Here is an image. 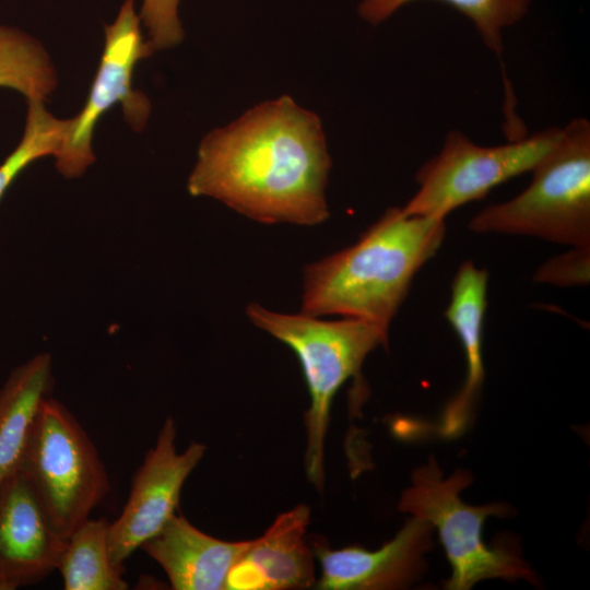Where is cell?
<instances>
[{"label": "cell", "mask_w": 590, "mask_h": 590, "mask_svg": "<svg viewBox=\"0 0 590 590\" xmlns=\"http://www.w3.org/2000/svg\"><path fill=\"white\" fill-rule=\"evenodd\" d=\"M330 168L320 118L282 95L204 135L187 189L261 223L311 226L329 217Z\"/></svg>", "instance_id": "obj_1"}, {"label": "cell", "mask_w": 590, "mask_h": 590, "mask_svg": "<svg viewBox=\"0 0 590 590\" xmlns=\"http://www.w3.org/2000/svg\"><path fill=\"white\" fill-rule=\"evenodd\" d=\"M445 233V220L387 209L356 243L306 267L302 312L359 319L388 331Z\"/></svg>", "instance_id": "obj_2"}, {"label": "cell", "mask_w": 590, "mask_h": 590, "mask_svg": "<svg viewBox=\"0 0 590 590\" xmlns=\"http://www.w3.org/2000/svg\"><path fill=\"white\" fill-rule=\"evenodd\" d=\"M531 173L522 192L481 210L469 228L590 246V121L579 117L562 127L558 142Z\"/></svg>", "instance_id": "obj_3"}, {"label": "cell", "mask_w": 590, "mask_h": 590, "mask_svg": "<svg viewBox=\"0 0 590 590\" xmlns=\"http://www.w3.org/2000/svg\"><path fill=\"white\" fill-rule=\"evenodd\" d=\"M246 312L255 326L287 345L300 362L310 396L305 415V469L308 480L320 489L332 400L349 378L359 374L366 356L387 344L388 331L359 319L327 321L304 312L271 311L255 303Z\"/></svg>", "instance_id": "obj_4"}, {"label": "cell", "mask_w": 590, "mask_h": 590, "mask_svg": "<svg viewBox=\"0 0 590 590\" xmlns=\"http://www.w3.org/2000/svg\"><path fill=\"white\" fill-rule=\"evenodd\" d=\"M20 471L64 539L110 489L95 445L68 408L51 397L40 406Z\"/></svg>", "instance_id": "obj_5"}, {"label": "cell", "mask_w": 590, "mask_h": 590, "mask_svg": "<svg viewBox=\"0 0 590 590\" xmlns=\"http://www.w3.org/2000/svg\"><path fill=\"white\" fill-rule=\"evenodd\" d=\"M471 482V474L464 470L442 479L437 462L430 458L413 472L412 485L402 493L398 506L399 510L437 529L452 568L446 588L467 590L491 578L534 582L529 566L514 552L485 544L482 538L485 519L506 516L508 508L498 503L484 506L463 503L459 494Z\"/></svg>", "instance_id": "obj_6"}, {"label": "cell", "mask_w": 590, "mask_h": 590, "mask_svg": "<svg viewBox=\"0 0 590 590\" xmlns=\"http://www.w3.org/2000/svg\"><path fill=\"white\" fill-rule=\"evenodd\" d=\"M560 135L562 127H548L485 146L459 130H450L438 154L417 170V191L401 209L409 215L445 220L453 210L483 199L496 186L531 172Z\"/></svg>", "instance_id": "obj_7"}, {"label": "cell", "mask_w": 590, "mask_h": 590, "mask_svg": "<svg viewBox=\"0 0 590 590\" xmlns=\"http://www.w3.org/2000/svg\"><path fill=\"white\" fill-rule=\"evenodd\" d=\"M134 0H123L111 24L104 27L105 44L99 64L82 110L70 118L69 128L55 154L57 170L66 178H76L95 162L93 135L98 120L116 104L135 131H142L151 113V102L132 86L137 63L155 49L144 39Z\"/></svg>", "instance_id": "obj_8"}, {"label": "cell", "mask_w": 590, "mask_h": 590, "mask_svg": "<svg viewBox=\"0 0 590 590\" xmlns=\"http://www.w3.org/2000/svg\"><path fill=\"white\" fill-rule=\"evenodd\" d=\"M175 439V423L168 417L132 477L120 516L109 522V554L113 564L121 570L123 563L176 514L181 488L204 456L206 447L199 442L177 452Z\"/></svg>", "instance_id": "obj_9"}, {"label": "cell", "mask_w": 590, "mask_h": 590, "mask_svg": "<svg viewBox=\"0 0 590 590\" xmlns=\"http://www.w3.org/2000/svg\"><path fill=\"white\" fill-rule=\"evenodd\" d=\"M66 543L21 471L0 486V590L45 579L58 568Z\"/></svg>", "instance_id": "obj_10"}, {"label": "cell", "mask_w": 590, "mask_h": 590, "mask_svg": "<svg viewBox=\"0 0 590 590\" xmlns=\"http://www.w3.org/2000/svg\"><path fill=\"white\" fill-rule=\"evenodd\" d=\"M433 531L430 523L412 517L391 541L375 551L358 546L331 550L317 543L315 553L321 565L317 586L323 590H381L405 586L423 569Z\"/></svg>", "instance_id": "obj_11"}, {"label": "cell", "mask_w": 590, "mask_h": 590, "mask_svg": "<svg viewBox=\"0 0 590 590\" xmlns=\"http://www.w3.org/2000/svg\"><path fill=\"white\" fill-rule=\"evenodd\" d=\"M309 508L298 505L276 517L231 569L225 589L282 590L314 586V556L304 535Z\"/></svg>", "instance_id": "obj_12"}, {"label": "cell", "mask_w": 590, "mask_h": 590, "mask_svg": "<svg viewBox=\"0 0 590 590\" xmlns=\"http://www.w3.org/2000/svg\"><path fill=\"white\" fill-rule=\"evenodd\" d=\"M250 542L215 539L175 514L140 548L160 564L173 589L221 590Z\"/></svg>", "instance_id": "obj_13"}, {"label": "cell", "mask_w": 590, "mask_h": 590, "mask_svg": "<svg viewBox=\"0 0 590 590\" xmlns=\"http://www.w3.org/2000/svg\"><path fill=\"white\" fill-rule=\"evenodd\" d=\"M487 282V271L472 261L462 262L452 280L451 298L445 317L461 342L467 361V378L462 390L444 411L438 432L445 437H455L463 430L483 382L482 345Z\"/></svg>", "instance_id": "obj_14"}, {"label": "cell", "mask_w": 590, "mask_h": 590, "mask_svg": "<svg viewBox=\"0 0 590 590\" xmlns=\"http://www.w3.org/2000/svg\"><path fill=\"white\" fill-rule=\"evenodd\" d=\"M54 386L49 353L15 367L0 389V486L22 465L40 406Z\"/></svg>", "instance_id": "obj_15"}, {"label": "cell", "mask_w": 590, "mask_h": 590, "mask_svg": "<svg viewBox=\"0 0 590 590\" xmlns=\"http://www.w3.org/2000/svg\"><path fill=\"white\" fill-rule=\"evenodd\" d=\"M109 522L105 518L83 521L67 538L58 564L66 590H126L125 570L117 568L108 546Z\"/></svg>", "instance_id": "obj_16"}, {"label": "cell", "mask_w": 590, "mask_h": 590, "mask_svg": "<svg viewBox=\"0 0 590 590\" xmlns=\"http://www.w3.org/2000/svg\"><path fill=\"white\" fill-rule=\"evenodd\" d=\"M417 0H362L358 15L371 25L387 21L402 7ZM474 25L484 45L498 57L504 51L503 33L519 23L529 13L533 0H439Z\"/></svg>", "instance_id": "obj_17"}, {"label": "cell", "mask_w": 590, "mask_h": 590, "mask_svg": "<svg viewBox=\"0 0 590 590\" xmlns=\"http://www.w3.org/2000/svg\"><path fill=\"white\" fill-rule=\"evenodd\" d=\"M58 85L55 66L43 44L28 33L0 25V87L26 101H47Z\"/></svg>", "instance_id": "obj_18"}, {"label": "cell", "mask_w": 590, "mask_h": 590, "mask_svg": "<svg viewBox=\"0 0 590 590\" xmlns=\"http://www.w3.org/2000/svg\"><path fill=\"white\" fill-rule=\"evenodd\" d=\"M23 135L15 149L0 164V201L19 175L38 158L59 150L69 128V119H59L46 109L45 102L26 101Z\"/></svg>", "instance_id": "obj_19"}, {"label": "cell", "mask_w": 590, "mask_h": 590, "mask_svg": "<svg viewBox=\"0 0 590 590\" xmlns=\"http://www.w3.org/2000/svg\"><path fill=\"white\" fill-rule=\"evenodd\" d=\"M180 0H143L140 19L155 50L178 45L184 39V28L178 16Z\"/></svg>", "instance_id": "obj_20"}, {"label": "cell", "mask_w": 590, "mask_h": 590, "mask_svg": "<svg viewBox=\"0 0 590 590\" xmlns=\"http://www.w3.org/2000/svg\"><path fill=\"white\" fill-rule=\"evenodd\" d=\"M570 248L544 262L535 272L534 281L560 287L587 285L590 280V246Z\"/></svg>", "instance_id": "obj_21"}]
</instances>
